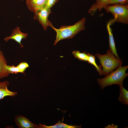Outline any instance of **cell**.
Instances as JSON below:
<instances>
[{
  "mask_svg": "<svg viewBox=\"0 0 128 128\" xmlns=\"http://www.w3.org/2000/svg\"><path fill=\"white\" fill-rule=\"evenodd\" d=\"M85 22L86 18L83 17L73 25H63L59 29L54 27L51 23L49 26L52 27L56 33V38L53 45H55L61 40L72 38L80 32L84 30Z\"/></svg>",
  "mask_w": 128,
  "mask_h": 128,
  "instance_id": "1",
  "label": "cell"
},
{
  "mask_svg": "<svg viewBox=\"0 0 128 128\" xmlns=\"http://www.w3.org/2000/svg\"><path fill=\"white\" fill-rule=\"evenodd\" d=\"M128 66L122 67L120 65L117 69L113 71L102 78H98L97 81L100 86L101 89L105 87L114 84L119 86L123 85L124 79L128 76V73H126Z\"/></svg>",
  "mask_w": 128,
  "mask_h": 128,
  "instance_id": "2",
  "label": "cell"
},
{
  "mask_svg": "<svg viewBox=\"0 0 128 128\" xmlns=\"http://www.w3.org/2000/svg\"><path fill=\"white\" fill-rule=\"evenodd\" d=\"M100 60L101 66L103 68V75L106 76L116 68L121 65L122 61L116 58L110 48L105 55L96 53L95 55Z\"/></svg>",
  "mask_w": 128,
  "mask_h": 128,
  "instance_id": "3",
  "label": "cell"
},
{
  "mask_svg": "<svg viewBox=\"0 0 128 128\" xmlns=\"http://www.w3.org/2000/svg\"><path fill=\"white\" fill-rule=\"evenodd\" d=\"M108 13L110 12L114 16L115 21L125 24L128 23V5L117 4L109 5L104 8Z\"/></svg>",
  "mask_w": 128,
  "mask_h": 128,
  "instance_id": "4",
  "label": "cell"
},
{
  "mask_svg": "<svg viewBox=\"0 0 128 128\" xmlns=\"http://www.w3.org/2000/svg\"><path fill=\"white\" fill-rule=\"evenodd\" d=\"M52 13L51 8L45 6L35 12L34 19L37 20L41 25L44 29L46 30L51 22L48 19L50 14Z\"/></svg>",
  "mask_w": 128,
  "mask_h": 128,
  "instance_id": "5",
  "label": "cell"
},
{
  "mask_svg": "<svg viewBox=\"0 0 128 128\" xmlns=\"http://www.w3.org/2000/svg\"><path fill=\"white\" fill-rule=\"evenodd\" d=\"M27 36V33L22 32L20 30L19 27H17L13 30L11 35L6 37L4 40L7 42L10 39H13L18 43L21 47L23 48L24 46L21 41L23 39H26Z\"/></svg>",
  "mask_w": 128,
  "mask_h": 128,
  "instance_id": "6",
  "label": "cell"
},
{
  "mask_svg": "<svg viewBox=\"0 0 128 128\" xmlns=\"http://www.w3.org/2000/svg\"><path fill=\"white\" fill-rule=\"evenodd\" d=\"M15 123L19 128H41V126L37 125L31 122L25 117L20 115H17L15 117Z\"/></svg>",
  "mask_w": 128,
  "mask_h": 128,
  "instance_id": "7",
  "label": "cell"
},
{
  "mask_svg": "<svg viewBox=\"0 0 128 128\" xmlns=\"http://www.w3.org/2000/svg\"><path fill=\"white\" fill-rule=\"evenodd\" d=\"M114 19L110 21L107 25V28L109 35V47L111 50L113 54L118 59H120L117 52L115 46L114 38L112 32V29L111 28V26L115 22Z\"/></svg>",
  "mask_w": 128,
  "mask_h": 128,
  "instance_id": "8",
  "label": "cell"
},
{
  "mask_svg": "<svg viewBox=\"0 0 128 128\" xmlns=\"http://www.w3.org/2000/svg\"><path fill=\"white\" fill-rule=\"evenodd\" d=\"M47 0H26V4L31 11L34 13L45 6Z\"/></svg>",
  "mask_w": 128,
  "mask_h": 128,
  "instance_id": "9",
  "label": "cell"
},
{
  "mask_svg": "<svg viewBox=\"0 0 128 128\" xmlns=\"http://www.w3.org/2000/svg\"><path fill=\"white\" fill-rule=\"evenodd\" d=\"M9 84V82L6 80L0 82V100L7 96L15 97L17 94V92L12 91L8 89Z\"/></svg>",
  "mask_w": 128,
  "mask_h": 128,
  "instance_id": "10",
  "label": "cell"
},
{
  "mask_svg": "<svg viewBox=\"0 0 128 128\" xmlns=\"http://www.w3.org/2000/svg\"><path fill=\"white\" fill-rule=\"evenodd\" d=\"M110 0H96V2L92 5L88 12L93 15L96 10L101 11L103 8L109 5Z\"/></svg>",
  "mask_w": 128,
  "mask_h": 128,
  "instance_id": "11",
  "label": "cell"
},
{
  "mask_svg": "<svg viewBox=\"0 0 128 128\" xmlns=\"http://www.w3.org/2000/svg\"><path fill=\"white\" fill-rule=\"evenodd\" d=\"M7 65V60L3 52L0 50V79L9 76V74L8 73L6 69Z\"/></svg>",
  "mask_w": 128,
  "mask_h": 128,
  "instance_id": "12",
  "label": "cell"
},
{
  "mask_svg": "<svg viewBox=\"0 0 128 128\" xmlns=\"http://www.w3.org/2000/svg\"><path fill=\"white\" fill-rule=\"evenodd\" d=\"M119 87V95L118 98V100L123 104L128 105V91L123 86Z\"/></svg>",
  "mask_w": 128,
  "mask_h": 128,
  "instance_id": "13",
  "label": "cell"
},
{
  "mask_svg": "<svg viewBox=\"0 0 128 128\" xmlns=\"http://www.w3.org/2000/svg\"><path fill=\"white\" fill-rule=\"evenodd\" d=\"M41 128H80L81 127L77 125H68L59 121L55 125L52 126H47L44 125L39 124Z\"/></svg>",
  "mask_w": 128,
  "mask_h": 128,
  "instance_id": "14",
  "label": "cell"
},
{
  "mask_svg": "<svg viewBox=\"0 0 128 128\" xmlns=\"http://www.w3.org/2000/svg\"><path fill=\"white\" fill-rule=\"evenodd\" d=\"M88 63L94 65L95 67L97 72L99 73L100 76L103 75L102 69L101 66H98L96 63L95 59V56L92 54L88 53Z\"/></svg>",
  "mask_w": 128,
  "mask_h": 128,
  "instance_id": "15",
  "label": "cell"
},
{
  "mask_svg": "<svg viewBox=\"0 0 128 128\" xmlns=\"http://www.w3.org/2000/svg\"><path fill=\"white\" fill-rule=\"evenodd\" d=\"M72 53L75 58L81 60L86 61H88V54L85 52L81 53L78 51L74 50Z\"/></svg>",
  "mask_w": 128,
  "mask_h": 128,
  "instance_id": "16",
  "label": "cell"
},
{
  "mask_svg": "<svg viewBox=\"0 0 128 128\" xmlns=\"http://www.w3.org/2000/svg\"><path fill=\"white\" fill-rule=\"evenodd\" d=\"M6 71L8 73L10 74H16L18 73H21L23 74V72L17 66L14 65L11 66L7 65L6 67Z\"/></svg>",
  "mask_w": 128,
  "mask_h": 128,
  "instance_id": "17",
  "label": "cell"
},
{
  "mask_svg": "<svg viewBox=\"0 0 128 128\" xmlns=\"http://www.w3.org/2000/svg\"><path fill=\"white\" fill-rule=\"evenodd\" d=\"M17 66L23 72V74L25 76L24 72L26 69L29 67V64L26 62H23L19 63Z\"/></svg>",
  "mask_w": 128,
  "mask_h": 128,
  "instance_id": "18",
  "label": "cell"
},
{
  "mask_svg": "<svg viewBox=\"0 0 128 128\" xmlns=\"http://www.w3.org/2000/svg\"><path fill=\"white\" fill-rule=\"evenodd\" d=\"M119 4L123 5H128V0H110L109 5Z\"/></svg>",
  "mask_w": 128,
  "mask_h": 128,
  "instance_id": "19",
  "label": "cell"
},
{
  "mask_svg": "<svg viewBox=\"0 0 128 128\" xmlns=\"http://www.w3.org/2000/svg\"><path fill=\"white\" fill-rule=\"evenodd\" d=\"M59 0H47L45 7L47 8H51Z\"/></svg>",
  "mask_w": 128,
  "mask_h": 128,
  "instance_id": "20",
  "label": "cell"
},
{
  "mask_svg": "<svg viewBox=\"0 0 128 128\" xmlns=\"http://www.w3.org/2000/svg\"><path fill=\"white\" fill-rule=\"evenodd\" d=\"M107 127H108L107 128H109V127H113V128H117V127L118 126L116 125H115L113 124V125H109L108 126H107Z\"/></svg>",
  "mask_w": 128,
  "mask_h": 128,
  "instance_id": "21",
  "label": "cell"
},
{
  "mask_svg": "<svg viewBox=\"0 0 128 128\" xmlns=\"http://www.w3.org/2000/svg\"><path fill=\"white\" fill-rule=\"evenodd\" d=\"M21 1H23V0H21Z\"/></svg>",
  "mask_w": 128,
  "mask_h": 128,
  "instance_id": "22",
  "label": "cell"
},
{
  "mask_svg": "<svg viewBox=\"0 0 128 128\" xmlns=\"http://www.w3.org/2000/svg\"></svg>",
  "mask_w": 128,
  "mask_h": 128,
  "instance_id": "23",
  "label": "cell"
}]
</instances>
